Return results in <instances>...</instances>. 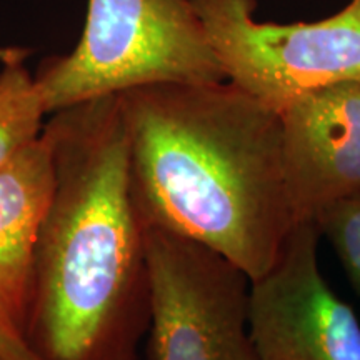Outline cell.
<instances>
[{
	"label": "cell",
	"mask_w": 360,
	"mask_h": 360,
	"mask_svg": "<svg viewBox=\"0 0 360 360\" xmlns=\"http://www.w3.org/2000/svg\"><path fill=\"white\" fill-rule=\"evenodd\" d=\"M44 134L56 186L35 249L24 340L40 360H137L150 283L120 98L53 112Z\"/></svg>",
	"instance_id": "6da1fadb"
},
{
	"label": "cell",
	"mask_w": 360,
	"mask_h": 360,
	"mask_svg": "<svg viewBox=\"0 0 360 360\" xmlns=\"http://www.w3.org/2000/svg\"><path fill=\"white\" fill-rule=\"evenodd\" d=\"M56 186L44 130L0 165V321L24 339L34 260Z\"/></svg>",
	"instance_id": "ba28073f"
},
{
	"label": "cell",
	"mask_w": 360,
	"mask_h": 360,
	"mask_svg": "<svg viewBox=\"0 0 360 360\" xmlns=\"http://www.w3.org/2000/svg\"><path fill=\"white\" fill-rule=\"evenodd\" d=\"M297 224L360 195V80L327 85L278 110Z\"/></svg>",
	"instance_id": "52a82bcc"
},
{
	"label": "cell",
	"mask_w": 360,
	"mask_h": 360,
	"mask_svg": "<svg viewBox=\"0 0 360 360\" xmlns=\"http://www.w3.org/2000/svg\"><path fill=\"white\" fill-rule=\"evenodd\" d=\"M25 49H19V47H0V64L4 62L11 60V58L20 57V56H27Z\"/></svg>",
	"instance_id": "7c38bea8"
},
{
	"label": "cell",
	"mask_w": 360,
	"mask_h": 360,
	"mask_svg": "<svg viewBox=\"0 0 360 360\" xmlns=\"http://www.w3.org/2000/svg\"><path fill=\"white\" fill-rule=\"evenodd\" d=\"M119 98L143 227L199 242L250 281L265 276L297 225L278 112L227 80L143 85Z\"/></svg>",
	"instance_id": "7a4b0ae2"
},
{
	"label": "cell",
	"mask_w": 360,
	"mask_h": 360,
	"mask_svg": "<svg viewBox=\"0 0 360 360\" xmlns=\"http://www.w3.org/2000/svg\"><path fill=\"white\" fill-rule=\"evenodd\" d=\"M227 82L281 110L327 85L360 80V0L315 22H262L257 0H192Z\"/></svg>",
	"instance_id": "277c9868"
},
{
	"label": "cell",
	"mask_w": 360,
	"mask_h": 360,
	"mask_svg": "<svg viewBox=\"0 0 360 360\" xmlns=\"http://www.w3.org/2000/svg\"><path fill=\"white\" fill-rule=\"evenodd\" d=\"M147 360H260L249 327L250 278L191 238L146 227Z\"/></svg>",
	"instance_id": "5b68a950"
},
{
	"label": "cell",
	"mask_w": 360,
	"mask_h": 360,
	"mask_svg": "<svg viewBox=\"0 0 360 360\" xmlns=\"http://www.w3.org/2000/svg\"><path fill=\"white\" fill-rule=\"evenodd\" d=\"M225 80L192 0H87L82 34L35 74L45 110L130 89Z\"/></svg>",
	"instance_id": "3957f363"
},
{
	"label": "cell",
	"mask_w": 360,
	"mask_h": 360,
	"mask_svg": "<svg viewBox=\"0 0 360 360\" xmlns=\"http://www.w3.org/2000/svg\"><path fill=\"white\" fill-rule=\"evenodd\" d=\"M321 237L335 250L345 276L360 297V195L327 207L315 219Z\"/></svg>",
	"instance_id": "30bf717a"
},
{
	"label": "cell",
	"mask_w": 360,
	"mask_h": 360,
	"mask_svg": "<svg viewBox=\"0 0 360 360\" xmlns=\"http://www.w3.org/2000/svg\"><path fill=\"white\" fill-rule=\"evenodd\" d=\"M0 360H40L22 337L0 321Z\"/></svg>",
	"instance_id": "8fae6325"
},
{
	"label": "cell",
	"mask_w": 360,
	"mask_h": 360,
	"mask_svg": "<svg viewBox=\"0 0 360 360\" xmlns=\"http://www.w3.org/2000/svg\"><path fill=\"white\" fill-rule=\"evenodd\" d=\"M319 240L315 222L297 224L274 267L250 282L260 360H360V322L323 277Z\"/></svg>",
	"instance_id": "8992f818"
},
{
	"label": "cell",
	"mask_w": 360,
	"mask_h": 360,
	"mask_svg": "<svg viewBox=\"0 0 360 360\" xmlns=\"http://www.w3.org/2000/svg\"><path fill=\"white\" fill-rule=\"evenodd\" d=\"M27 57L0 64V165L35 141L49 117Z\"/></svg>",
	"instance_id": "9c48e42d"
}]
</instances>
